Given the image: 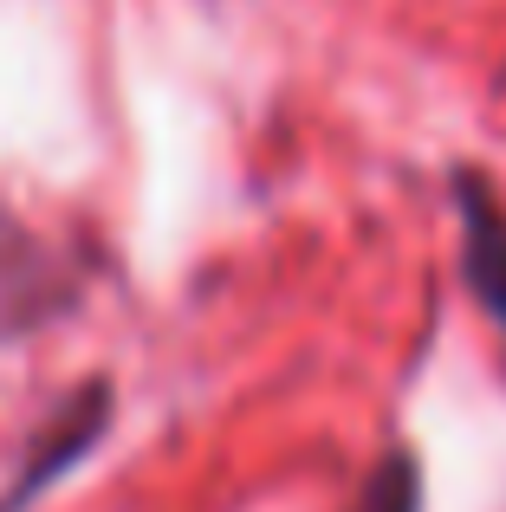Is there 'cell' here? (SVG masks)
Wrapping results in <instances>:
<instances>
[{"label":"cell","instance_id":"1","mask_svg":"<svg viewBox=\"0 0 506 512\" xmlns=\"http://www.w3.org/2000/svg\"><path fill=\"white\" fill-rule=\"evenodd\" d=\"M72 305V266L26 221L0 214V344L52 325Z\"/></svg>","mask_w":506,"mask_h":512},{"label":"cell","instance_id":"2","mask_svg":"<svg viewBox=\"0 0 506 512\" xmlns=\"http://www.w3.org/2000/svg\"><path fill=\"white\" fill-rule=\"evenodd\" d=\"M455 214H461V279L506 338V208L474 169H455Z\"/></svg>","mask_w":506,"mask_h":512},{"label":"cell","instance_id":"3","mask_svg":"<svg viewBox=\"0 0 506 512\" xmlns=\"http://www.w3.org/2000/svg\"><path fill=\"white\" fill-rule=\"evenodd\" d=\"M104 422H111V402H104V383H85L72 402H65L59 415H52L46 428H39L33 441H26L20 454V480H13L7 493H0V512H20L26 500H33L46 480H59L65 467L78 461V454L91 448V441L104 435Z\"/></svg>","mask_w":506,"mask_h":512},{"label":"cell","instance_id":"4","mask_svg":"<svg viewBox=\"0 0 506 512\" xmlns=\"http://www.w3.org/2000/svg\"><path fill=\"white\" fill-rule=\"evenodd\" d=\"M351 512H422V467H416V454H409V448L383 454Z\"/></svg>","mask_w":506,"mask_h":512}]
</instances>
